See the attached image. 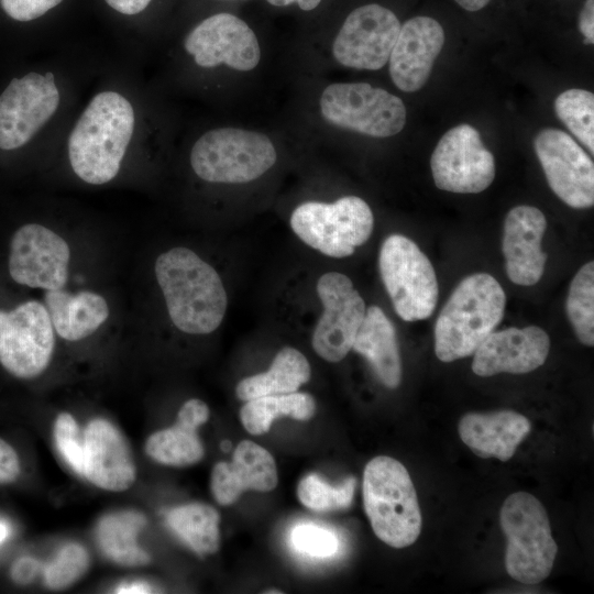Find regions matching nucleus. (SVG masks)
Instances as JSON below:
<instances>
[{"label": "nucleus", "instance_id": "58836bf2", "mask_svg": "<svg viewBox=\"0 0 594 594\" xmlns=\"http://www.w3.org/2000/svg\"><path fill=\"white\" fill-rule=\"evenodd\" d=\"M40 563L33 558L24 557L14 562L11 576L19 584L30 583L38 573Z\"/></svg>", "mask_w": 594, "mask_h": 594}, {"label": "nucleus", "instance_id": "6e6552de", "mask_svg": "<svg viewBox=\"0 0 594 594\" xmlns=\"http://www.w3.org/2000/svg\"><path fill=\"white\" fill-rule=\"evenodd\" d=\"M378 267L394 309L403 320H424L432 315L439 294L437 276L414 241L402 234L386 238Z\"/></svg>", "mask_w": 594, "mask_h": 594}, {"label": "nucleus", "instance_id": "c03bdc74", "mask_svg": "<svg viewBox=\"0 0 594 594\" xmlns=\"http://www.w3.org/2000/svg\"><path fill=\"white\" fill-rule=\"evenodd\" d=\"M460 7L468 11H479L484 8L490 0H454Z\"/></svg>", "mask_w": 594, "mask_h": 594}, {"label": "nucleus", "instance_id": "dca6fc26", "mask_svg": "<svg viewBox=\"0 0 594 594\" xmlns=\"http://www.w3.org/2000/svg\"><path fill=\"white\" fill-rule=\"evenodd\" d=\"M69 258V246L61 235L42 224L29 223L12 237L9 273L20 285L61 289L67 283Z\"/></svg>", "mask_w": 594, "mask_h": 594}, {"label": "nucleus", "instance_id": "72a5a7b5", "mask_svg": "<svg viewBox=\"0 0 594 594\" xmlns=\"http://www.w3.org/2000/svg\"><path fill=\"white\" fill-rule=\"evenodd\" d=\"M89 566V556L78 543L65 546L45 569L46 585L62 590L78 581Z\"/></svg>", "mask_w": 594, "mask_h": 594}, {"label": "nucleus", "instance_id": "9b49d317", "mask_svg": "<svg viewBox=\"0 0 594 594\" xmlns=\"http://www.w3.org/2000/svg\"><path fill=\"white\" fill-rule=\"evenodd\" d=\"M430 167L439 189L458 194L481 193L495 177L493 154L479 131L465 123L442 135L431 154Z\"/></svg>", "mask_w": 594, "mask_h": 594}, {"label": "nucleus", "instance_id": "f3484780", "mask_svg": "<svg viewBox=\"0 0 594 594\" xmlns=\"http://www.w3.org/2000/svg\"><path fill=\"white\" fill-rule=\"evenodd\" d=\"M185 51L204 68L219 65L238 72L254 69L261 59V47L253 30L231 13H217L194 28L185 37Z\"/></svg>", "mask_w": 594, "mask_h": 594}, {"label": "nucleus", "instance_id": "a211bd4d", "mask_svg": "<svg viewBox=\"0 0 594 594\" xmlns=\"http://www.w3.org/2000/svg\"><path fill=\"white\" fill-rule=\"evenodd\" d=\"M549 349V336L536 326L493 331L474 352L472 370L485 377L529 373L546 362Z\"/></svg>", "mask_w": 594, "mask_h": 594}, {"label": "nucleus", "instance_id": "6ab92c4d", "mask_svg": "<svg viewBox=\"0 0 594 594\" xmlns=\"http://www.w3.org/2000/svg\"><path fill=\"white\" fill-rule=\"evenodd\" d=\"M443 43V29L432 18L415 16L400 25L388 59L394 85L405 92L422 88Z\"/></svg>", "mask_w": 594, "mask_h": 594}, {"label": "nucleus", "instance_id": "f257e3e1", "mask_svg": "<svg viewBox=\"0 0 594 594\" xmlns=\"http://www.w3.org/2000/svg\"><path fill=\"white\" fill-rule=\"evenodd\" d=\"M155 276L174 326L190 334H208L223 320L228 299L217 271L194 251L173 248L155 261Z\"/></svg>", "mask_w": 594, "mask_h": 594}, {"label": "nucleus", "instance_id": "e433bc0d", "mask_svg": "<svg viewBox=\"0 0 594 594\" xmlns=\"http://www.w3.org/2000/svg\"><path fill=\"white\" fill-rule=\"evenodd\" d=\"M63 0H0L3 11L16 21H32L59 4Z\"/></svg>", "mask_w": 594, "mask_h": 594}, {"label": "nucleus", "instance_id": "f8f14e48", "mask_svg": "<svg viewBox=\"0 0 594 594\" xmlns=\"http://www.w3.org/2000/svg\"><path fill=\"white\" fill-rule=\"evenodd\" d=\"M316 288L322 314L312 333V348L320 358L336 363L352 349L365 302L351 279L339 272L323 274Z\"/></svg>", "mask_w": 594, "mask_h": 594}, {"label": "nucleus", "instance_id": "2f4dec72", "mask_svg": "<svg viewBox=\"0 0 594 594\" xmlns=\"http://www.w3.org/2000/svg\"><path fill=\"white\" fill-rule=\"evenodd\" d=\"M558 118L593 154L594 95L584 89H569L554 100Z\"/></svg>", "mask_w": 594, "mask_h": 594}, {"label": "nucleus", "instance_id": "423d86ee", "mask_svg": "<svg viewBox=\"0 0 594 594\" xmlns=\"http://www.w3.org/2000/svg\"><path fill=\"white\" fill-rule=\"evenodd\" d=\"M189 158L195 174L206 182L244 184L271 169L277 152L264 133L219 128L209 130L195 142Z\"/></svg>", "mask_w": 594, "mask_h": 594}, {"label": "nucleus", "instance_id": "5701e85b", "mask_svg": "<svg viewBox=\"0 0 594 594\" xmlns=\"http://www.w3.org/2000/svg\"><path fill=\"white\" fill-rule=\"evenodd\" d=\"M461 440L476 454L509 460L530 431V421L514 410L464 415L458 426Z\"/></svg>", "mask_w": 594, "mask_h": 594}, {"label": "nucleus", "instance_id": "7ed1b4c3", "mask_svg": "<svg viewBox=\"0 0 594 594\" xmlns=\"http://www.w3.org/2000/svg\"><path fill=\"white\" fill-rule=\"evenodd\" d=\"M506 296L487 273L463 278L443 306L435 326V352L442 362L474 354L504 316Z\"/></svg>", "mask_w": 594, "mask_h": 594}, {"label": "nucleus", "instance_id": "20e7f679", "mask_svg": "<svg viewBox=\"0 0 594 594\" xmlns=\"http://www.w3.org/2000/svg\"><path fill=\"white\" fill-rule=\"evenodd\" d=\"M363 503L374 534L387 546L405 548L419 537L421 513L416 490L396 459L380 455L366 464Z\"/></svg>", "mask_w": 594, "mask_h": 594}, {"label": "nucleus", "instance_id": "9d476101", "mask_svg": "<svg viewBox=\"0 0 594 594\" xmlns=\"http://www.w3.org/2000/svg\"><path fill=\"white\" fill-rule=\"evenodd\" d=\"M55 344L46 307L25 301L0 310V363L15 377L33 378L48 366Z\"/></svg>", "mask_w": 594, "mask_h": 594}, {"label": "nucleus", "instance_id": "b1692460", "mask_svg": "<svg viewBox=\"0 0 594 594\" xmlns=\"http://www.w3.org/2000/svg\"><path fill=\"white\" fill-rule=\"evenodd\" d=\"M209 418V408L200 399L187 400L178 411L173 427L151 435L145 452L158 463L187 466L198 463L205 454L197 429Z\"/></svg>", "mask_w": 594, "mask_h": 594}, {"label": "nucleus", "instance_id": "bb28decb", "mask_svg": "<svg viewBox=\"0 0 594 594\" xmlns=\"http://www.w3.org/2000/svg\"><path fill=\"white\" fill-rule=\"evenodd\" d=\"M311 369L298 350L285 346L277 352L268 371L241 380L235 394L248 402L262 396L292 394L307 383Z\"/></svg>", "mask_w": 594, "mask_h": 594}, {"label": "nucleus", "instance_id": "ddd939ff", "mask_svg": "<svg viewBox=\"0 0 594 594\" xmlns=\"http://www.w3.org/2000/svg\"><path fill=\"white\" fill-rule=\"evenodd\" d=\"M399 30L400 22L389 9L377 3L359 7L334 37L333 58L349 68L381 69L389 59Z\"/></svg>", "mask_w": 594, "mask_h": 594}, {"label": "nucleus", "instance_id": "c756f323", "mask_svg": "<svg viewBox=\"0 0 594 594\" xmlns=\"http://www.w3.org/2000/svg\"><path fill=\"white\" fill-rule=\"evenodd\" d=\"M220 516L206 504H187L172 509L167 515L169 527L196 552L215 553L219 549Z\"/></svg>", "mask_w": 594, "mask_h": 594}, {"label": "nucleus", "instance_id": "1a4fd4ad", "mask_svg": "<svg viewBox=\"0 0 594 594\" xmlns=\"http://www.w3.org/2000/svg\"><path fill=\"white\" fill-rule=\"evenodd\" d=\"M320 113L331 125L372 138L399 133L406 123L400 98L367 82H334L319 98Z\"/></svg>", "mask_w": 594, "mask_h": 594}, {"label": "nucleus", "instance_id": "4c0bfd02", "mask_svg": "<svg viewBox=\"0 0 594 594\" xmlns=\"http://www.w3.org/2000/svg\"><path fill=\"white\" fill-rule=\"evenodd\" d=\"M20 471L18 453L0 438V484L14 482L20 475Z\"/></svg>", "mask_w": 594, "mask_h": 594}, {"label": "nucleus", "instance_id": "4468645a", "mask_svg": "<svg viewBox=\"0 0 594 594\" xmlns=\"http://www.w3.org/2000/svg\"><path fill=\"white\" fill-rule=\"evenodd\" d=\"M59 105L52 73H29L14 78L0 96V148L26 144L51 119Z\"/></svg>", "mask_w": 594, "mask_h": 594}, {"label": "nucleus", "instance_id": "a19ab883", "mask_svg": "<svg viewBox=\"0 0 594 594\" xmlns=\"http://www.w3.org/2000/svg\"><path fill=\"white\" fill-rule=\"evenodd\" d=\"M112 9L122 14H136L143 11L151 0H105Z\"/></svg>", "mask_w": 594, "mask_h": 594}, {"label": "nucleus", "instance_id": "f704fd0d", "mask_svg": "<svg viewBox=\"0 0 594 594\" xmlns=\"http://www.w3.org/2000/svg\"><path fill=\"white\" fill-rule=\"evenodd\" d=\"M54 440L64 460L76 473L82 476L84 438H80L79 427L70 414L62 413L57 416L54 424Z\"/></svg>", "mask_w": 594, "mask_h": 594}, {"label": "nucleus", "instance_id": "c9c22d12", "mask_svg": "<svg viewBox=\"0 0 594 594\" xmlns=\"http://www.w3.org/2000/svg\"><path fill=\"white\" fill-rule=\"evenodd\" d=\"M290 539L296 550L316 558L331 557L339 548V540L331 530L312 524L295 527Z\"/></svg>", "mask_w": 594, "mask_h": 594}, {"label": "nucleus", "instance_id": "0eeeda50", "mask_svg": "<svg viewBox=\"0 0 594 594\" xmlns=\"http://www.w3.org/2000/svg\"><path fill=\"white\" fill-rule=\"evenodd\" d=\"M374 226L370 206L360 197L334 202L306 201L290 216V227L307 245L331 257H346L364 244Z\"/></svg>", "mask_w": 594, "mask_h": 594}, {"label": "nucleus", "instance_id": "2eb2a0df", "mask_svg": "<svg viewBox=\"0 0 594 594\" xmlns=\"http://www.w3.org/2000/svg\"><path fill=\"white\" fill-rule=\"evenodd\" d=\"M536 155L552 191L568 206L590 208L594 204V164L568 133L542 129L534 140Z\"/></svg>", "mask_w": 594, "mask_h": 594}, {"label": "nucleus", "instance_id": "412c9836", "mask_svg": "<svg viewBox=\"0 0 594 594\" xmlns=\"http://www.w3.org/2000/svg\"><path fill=\"white\" fill-rule=\"evenodd\" d=\"M546 229V217L536 207L517 206L508 211L502 250L507 276L514 284L531 286L541 278L547 261L541 250Z\"/></svg>", "mask_w": 594, "mask_h": 594}, {"label": "nucleus", "instance_id": "a878e982", "mask_svg": "<svg viewBox=\"0 0 594 594\" xmlns=\"http://www.w3.org/2000/svg\"><path fill=\"white\" fill-rule=\"evenodd\" d=\"M45 307L54 330L68 341H78L90 336L109 316L106 299L89 290L77 294L62 288L46 290Z\"/></svg>", "mask_w": 594, "mask_h": 594}, {"label": "nucleus", "instance_id": "de8ad7c7", "mask_svg": "<svg viewBox=\"0 0 594 594\" xmlns=\"http://www.w3.org/2000/svg\"><path fill=\"white\" fill-rule=\"evenodd\" d=\"M266 593H282L280 591H268Z\"/></svg>", "mask_w": 594, "mask_h": 594}, {"label": "nucleus", "instance_id": "c85d7f7f", "mask_svg": "<svg viewBox=\"0 0 594 594\" xmlns=\"http://www.w3.org/2000/svg\"><path fill=\"white\" fill-rule=\"evenodd\" d=\"M316 413V402L308 393L262 396L248 400L240 410V419L254 436L267 432L273 421L282 416L309 420Z\"/></svg>", "mask_w": 594, "mask_h": 594}, {"label": "nucleus", "instance_id": "37998d69", "mask_svg": "<svg viewBox=\"0 0 594 594\" xmlns=\"http://www.w3.org/2000/svg\"><path fill=\"white\" fill-rule=\"evenodd\" d=\"M117 593H151V587L143 582H133L117 588Z\"/></svg>", "mask_w": 594, "mask_h": 594}, {"label": "nucleus", "instance_id": "a18cd8bd", "mask_svg": "<svg viewBox=\"0 0 594 594\" xmlns=\"http://www.w3.org/2000/svg\"><path fill=\"white\" fill-rule=\"evenodd\" d=\"M8 536V527L4 522L0 521V543L6 539Z\"/></svg>", "mask_w": 594, "mask_h": 594}, {"label": "nucleus", "instance_id": "49530a36", "mask_svg": "<svg viewBox=\"0 0 594 594\" xmlns=\"http://www.w3.org/2000/svg\"><path fill=\"white\" fill-rule=\"evenodd\" d=\"M231 448V442L228 441V440H224L222 443H221V449L223 451H229V449Z\"/></svg>", "mask_w": 594, "mask_h": 594}, {"label": "nucleus", "instance_id": "f03ea898", "mask_svg": "<svg viewBox=\"0 0 594 594\" xmlns=\"http://www.w3.org/2000/svg\"><path fill=\"white\" fill-rule=\"evenodd\" d=\"M134 123L133 107L122 95L114 91L96 95L68 139L74 173L92 185L112 180L119 173Z\"/></svg>", "mask_w": 594, "mask_h": 594}, {"label": "nucleus", "instance_id": "79ce46f5", "mask_svg": "<svg viewBox=\"0 0 594 594\" xmlns=\"http://www.w3.org/2000/svg\"><path fill=\"white\" fill-rule=\"evenodd\" d=\"M267 2L275 7H286L296 3L301 10L310 11L317 8L321 0H267Z\"/></svg>", "mask_w": 594, "mask_h": 594}, {"label": "nucleus", "instance_id": "aec40b11", "mask_svg": "<svg viewBox=\"0 0 594 594\" xmlns=\"http://www.w3.org/2000/svg\"><path fill=\"white\" fill-rule=\"evenodd\" d=\"M84 475L107 491L130 488L136 476L130 447L119 429L106 419L91 420L84 432Z\"/></svg>", "mask_w": 594, "mask_h": 594}, {"label": "nucleus", "instance_id": "ea45409f", "mask_svg": "<svg viewBox=\"0 0 594 594\" xmlns=\"http://www.w3.org/2000/svg\"><path fill=\"white\" fill-rule=\"evenodd\" d=\"M579 29L585 44L594 42V0H586L579 18Z\"/></svg>", "mask_w": 594, "mask_h": 594}, {"label": "nucleus", "instance_id": "cd10ccee", "mask_svg": "<svg viewBox=\"0 0 594 594\" xmlns=\"http://www.w3.org/2000/svg\"><path fill=\"white\" fill-rule=\"evenodd\" d=\"M146 518L139 512L125 510L102 517L96 529L102 552L116 563L139 566L150 562V556L139 547V531Z\"/></svg>", "mask_w": 594, "mask_h": 594}, {"label": "nucleus", "instance_id": "4be33fe9", "mask_svg": "<svg viewBox=\"0 0 594 594\" xmlns=\"http://www.w3.org/2000/svg\"><path fill=\"white\" fill-rule=\"evenodd\" d=\"M278 482L272 454L250 440L241 441L231 462L217 463L211 472L210 487L222 506L231 505L248 490L273 491Z\"/></svg>", "mask_w": 594, "mask_h": 594}, {"label": "nucleus", "instance_id": "473e14b6", "mask_svg": "<svg viewBox=\"0 0 594 594\" xmlns=\"http://www.w3.org/2000/svg\"><path fill=\"white\" fill-rule=\"evenodd\" d=\"M355 485L354 477L331 486L317 474H308L300 480L297 496L304 506L315 512L346 509L351 506Z\"/></svg>", "mask_w": 594, "mask_h": 594}, {"label": "nucleus", "instance_id": "7c9ffc66", "mask_svg": "<svg viewBox=\"0 0 594 594\" xmlns=\"http://www.w3.org/2000/svg\"><path fill=\"white\" fill-rule=\"evenodd\" d=\"M566 315L580 340L586 346L594 344V263L584 264L573 277L568 298Z\"/></svg>", "mask_w": 594, "mask_h": 594}, {"label": "nucleus", "instance_id": "393cba45", "mask_svg": "<svg viewBox=\"0 0 594 594\" xmlns=\"http://www.w3.org/2000/svg\"><path fill=\"white\" fill-rule=\"evenodd\" d=\"M352 349L370 362L384 386L396 388L400 384L402 360L396 330L380 307L371 306L365 310Z\"/></svg>", "mask_w": 594, "mask_h": 594}, {"label": "nucleus", "instance_id": "39448f33", "mask_svg": "<svg viewBox=\"0 0 594 594\" xmlns=\"http://www.w3.org/2000/svg\"><path fill=\"white\" fill-rule=\"evenodd\" d=\"M499 524L507 538V573L524 584H537L547 579L558 546L540 501L527 492L510 494L502 505Z\"/></svg>", "mask_w": 594, "mask_h": 594}]
</instances>
